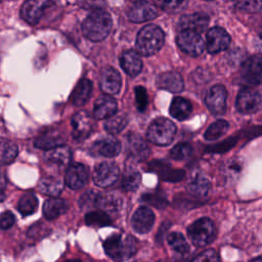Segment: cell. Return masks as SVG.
Wrapping results in <instances>:
<instances>
[{
	"label": "cell",
	"instance_id": "obj_4",
	"mask_svg": "<svg viewBox=\"0 0 262 262\" xmlns=\"http://www.w3.org/2000/svg\"><path fill=\"white\" fill-rule=\"evenodd\" d=\"M237 111L242 114H253L262 110V84L246 86L243 88L235 101Z\"/></svg>",
	"mask_w": 262,
	"mask_h": 262
},
{
	"label": "cell",
	"instance_id": "obj_21",
	"mask_svg": "<svg viewBox=\"0 0 262 262\" xmlns=\"http://www.w3.org/2000/svg\"><path fill=\"white\" fill-rule=\"evenodd\" d=\"M64 136L62 135V132L60 130L50 129L41 133L35 139L34 144L36 147L50 150L58 146H61L64 143Z\"/></svg>",
	"mask_w": 262,
	"mask_h": 262
},
{
	"label": "cell",
	"instance_id": "obj_45",
	"mask_svg": "<svg viewBox=\"0 0 262 262\" xmlns=\"http://www.w3.org/2000/svg\"><path fill=\"white\" fill-rule=\"evenodd\" d=\"M190 262H220L219 255L214 250H206L193 258Z\"/></svg>",
	"mask_w": 262,
	"mask_h": 262
},
{
	"label": "cell",
	"instance_id": "obj_31",
	"mask_svg": "<svg viewBox=\"0 0 262 262\" xmlns=\"http://www.w3.org/2000/svg\"><path fill=\"white\" fill-rule=\"evenodd\" d=\"M17 146L8 139H0V165H7L14 161L17 156Z\"/></svg>",
	"mask_w": 262,
	"mask_h": 262
},
{
	"label": "cell",
	"instance_id": "obj_39",
	"mask_svg": "<svg viewBox=\"0 0 262 262\" xmlns=\"http://www.w3.org/2000/svg\"><path fill=\"white\" fill-rule=\"evenodd\" d=\"M101 194L102 193L93 191V190H88V191L84 192L79 200L80 208L82 210H90L93 208H99Z\"/></svg>",
	"mask_w": 262,
	"mask_h": 262
},
{
	"label": "cell",
	"instance_id": "obj_43",
	"mask_svg": "<svg viewBox=\"0 0 262 262\" xmlns=\"http://www.w3.org/2000/svg\"><path fill=\"white\" fill-rule=\"evenodd\" d=\"M235 7L246 12H260L262 11V1H238L235 3Z\"/></svg>",
	"mask_w": 262,
	"mask_h": 262
},
{
	"label": "cell",
	"instance_id": "obj_49",
	"mask_svg": "<svg viewBox=\"0 0 262 262\" xmlns=\"http://www.w3.org/2000/svg\"><path fill=\"white\" fill-rule=\"evenodd\" d=\"M63 262H81V261L78 260V259H71V260H66Z\"/></svg>",
	"mask_w": 262,
	"mask_h": 262
},
{
	"label": "cell",
	"instance_id": "obj_37",
	"mask_svg": "<svg viewBox=\"0 0 262 262\" xmlns=\"http://www.w3.org/2000/svg\"><path fill=\"white\" fill-rule=\"evenodd\" d=\"M38 207V200L34 193H26L24 194L17 204V210L24 216L32 215Z\"/></svg>",
	"mask_w": 262,
	"mask_h": 262
},
{
	"label": "cell",
	"instance_id": "obj_3",
	"mask_svg": "<svg viewBox=\"0 0 262 262\" xmlns=\"http://www.w3.org/2000/svg\"><path fill=\"white\" fill-rule=\"evenodd\" d=\"M103 248L105 253L115 261L122 262L132 257L137 250L136 239L132 235H127L124 238L120 234H113L108 236L104 243Z\"/></svg>",
	"mask_w": 262,
	"mask_h": 262
},
{
	"label": "cell",
	"instance_id": "obj_38",
	"mask_svg": "<svg viewBox=\"0 0 262 262\" xmlns=\"http://www.w3.org/2000/svg\"><path fill=\"white\" fill-rule=\"evenodd\" d=\"M169 246L173 251L179 254H187L189 252V245L187 244L185 237L179 232L169 233L167 236Z\"/></svg>",
	"mask_w": 262,
	"mask_h": 262
},
{
	"label": "cell",
	"instance_id": "obj_41",
	"mask_svg": "<svg viewBox=\"0 0 262 262\" xmlns=\"http://www.w3.org/2000/svg\"><path fill=\"white\" fill-rule=\"evenodd\" d=\"M191 151L192 147L190 144L186 142H180L170 150V156L176 161H182L187 159L191 155Z\"/></svg>",
	"mask_w": 262,
	"mask_h": 262
},
{
	"label": "cell",
	"instance_id": "obj_44",
	"mask_svg": "<svg viewBox=\"0 0 262 262\" xmlns=\"http://www.w3.org/2000/svg\"><path fill=\"white\" fill-rule=\"evenodd\" d=\"M134 93H135V102H136V106L138 108V111L143 112L147 105V93L144 87L142 86H137L134 89Z\"/></svg>",
	"mask_w": 262,
	"mask_h": 262
},
{
	"label": "cell",
	"instance_id": "obj_5",
	"mask_svg": "<svg viewBox=\"0 0 262 262\" xmlns=\"http://www.w3.org/2000/svg\"><path fill=\"white\" fill-rule=\"evenodd\" d=\"M176 134L175 124L167 118H157L147 129V139L157 145H168Z\"/></svg>",
	"mask_w": 262,
	"mask_h": 262
},
{
	"label": "cell",
	"instance_id": "obj_7",
	"mask_svg": "<svg viewBox=\"0 0 262 262\" xmlns=\"http://www.w3.org/2000/svg\"><path fill=\"white\" fill-rule=\"evenodd\" d=\"M239 77L248 86L262 84V55L249 57L241 68Z\"/></svg>",
	"mask_w": 262,
	"mask_h": 262
},
{
	"label": "cell",
	"instance_id": "obj_48",
	"mask_svg": "<svg viewBox=\"0 0 262 262\" xmlns=\"http://www.w3.org/2000/svg\"><path fill=\"white\" fill-rule=\"evenodd\" d=\"M4 199H5V193L3 190L0 189V202H2Z\"/></svg>",
	"mask_w": 262,
	"mask_h": 262
},
{
	"label": "cell",
	"instance_id": "obj_20",
	"mask_svg": "<svg viewBox=\"0 0 262 262\" xmlns=\"http://www.w3.org/2000/svg\"><path fill=\"white\" fill-rule=\"evenodd\" d=\"M209 25V17L205 13H192L183 15L178 21V29L180 31L189 30L201 34ZM179 31V32H180Z\"/></svg>",
	"mask_w": 262,
	"mask_h": 262
},
{
	"label": "cell",
	"instance_id": "obj_6",
	"mask_svg": "<svg viewBox=\"0 0 262 262\" xmlns=\"http://www.w3.org/2000/svg\"><path fill=\"white\" fill-rule=\"evenodd\" d=\"M187 234L193 245L196 247H205L211 244L215 238V225L211 219L203 217L188 226Z\"/></svg>",
	"mask_w": 262,
	"mask_h": 262
},
{
	"label": "cell",
	"instance_id": "obj_10",
	"mask_svg": "<svg viewBox=\"0 0 262 262\" xmlns=\"http://www.w3.org/2000/svg\"><path fill=\"white\" fill-rule=\"evenodd\" d=\"M119 177V168L115 163L102 162L96 165L93 172V180L100 187L113 185Z\"/></svg>",
	"mask_w": 262,
	"mask_h": 262
},
{
	"label": "cell",
	"instance_id": "obj_15",
	"mask_svg": "<svg viewBox=\"0 0 262 262\" xmlns=\"http://www.w3.org/2000/svg\"><path fill=\"white\" fill-rule=\"evenodd\" d=\"M48 5H52L51 1L42 0H28L24 2L20 7L21 18L30 25H36L42 17L45 8Z\"/></svg>",
	"mask_w": 262,
	"mask_h": 262
},
{
	"label": "cell",
	"instance_id": "obj_29",
	"mask_svg": "<svg viewBox=\"0 0 262 262\" xmlns=\"http://www.w3.org/2000/svg\"><path fill=\"white\" fill-rule=\"evenodd\" d=\"M169 112L170 115L176 120L183 121L190 116L192 112V106L187 99L183 97H175L171 102Z\"/></svg>",
	"mask_w": 262,
	"mask_h": 262
},
{
	"label": "cell",
	"instance_id": "obj_34",
	"mask_svg": "<svg viewBox=\"0 0 262 262\" xmlns=\"http://www.w3.org/2000/svg\"><path fill=\"white\" fill-rule=\"evenodd\" d=\"M122 205V199L120 195L115 193H105L101 194L99 208L107 213H116L120 210Z\"/></svg>",
	"mask_w": 262,
	"mask_h": 262
},
{
	"label": "cell",
	"instance_id": "obj_18",
	"mask_svg": "<svg viewBox=\"0 0 262 262\" xmlns=\"http://www.w3.org/2000/svg\"><path fill=\"white\" fill-rule=\"evenodd\" d=\"M101 91L105 95H113L119 92L121 88V76L112 67H106L101 71L100 83H99Z\"/></svg>",
	"mask_w": 262,
	"mask_h": 262
},
{
	"label": "cell",
	"instance_id": "obj_9",
	"mask_svg": "<svg viewBox=\"0 0 262 262\" xmlns=\"http://www.w3.org/2000/svg\"><path fill=\"white\" fill-rule=\"evenodd\" d=\"M125 150L126 155L130 159L137 162L146 160L150 154V149L146 141L140 135L133 132L126 135Z\"/></svg>",
	"mask_w": 262,
	"mask_h": 262
},
{
	"label": "cell",
	"instance_id": "obj_30",
	"mask_svg": "<svg viewBox=\"0 0 262 262\" xmlns=\"http://www.w3.org/2000/svg\"><path fill=\"white\" fill-rule=\"evenodd\" d=\"M38 188L41 192L51 195V196H56L60 194L63 188V183L60 179L55 178L53 176H45L42 177L38 183Z\"/></svg>",
	"mask_w": 262,
	"mask_h": 262
},
{
	"label": "cell",
	"instance_id": "obj_14",
	"mask_svg": "<svg viewBox=\"0 0 262 262\" xmlns=\"http://www.w3.org/2000/svg\"><path fill=\"white\" fill-rule=\"evenodd\" d=\"M230 44V36L228 33L220 28L214 27L210 29L206 37V46L210 53H218L225 50Z\"/></svg>",
	"mask_w": 262,
	"mask_h": 262
},
{
	"label": "cell",
	"instance_id": "obj_25",
	"mask_svg": "<svg viewBox=\"0 0 262 262\" xmlns=\"http://www.w3.org/2000/svg\"><path fill=\"white\" fill-rule=\"evenodd\" d=\"M120 62L125 73L131 77L137 76L142 70V60L135 50L125 51L121 56Z\"/></svg>",
	"mask_w": 262,
	"mask_h": 262
},
{
	"label": "cell",
	"instance_id": "obj_26",
	"mask_svg": "<svg viewBox=\"0 0 262 262\" xmlns=\"http://www.w3.org/2000/svg\"><path fill=\"white\" fill-rule=\"evenodd\" d=\"M91 91H92V83L90 82V80L81 79L77 84V86L74 88L70 96V100L74 105L82 106L88 101L91 95Z\"/></svg>",
	"mask_w": 262,
	"mask_h": 262
},
{
	"label": "cell",
	"instance_id": "obj_11",
	"mask_svg": "<svg viewBox=\"0 0 262 262\" xmlns=\"http://www.w3.org/2000/svg\"><path fill=\"white\" fill-rule=\"evenodd\" d=\"M227 91L222 85L212 86L205 97V103L214 115H222L226 110Z\"/></svg>",
	"mask_w": 262,
	"mask_h": 262
},
{
	"label": "cell",
	"instance_id": "obj_33",
	"mask_svg": "<svg viewBox=\"0 0 262 262\" xmlns=\"http://www.w3.org/2000/svg\"><path fill=\"white\" fill-rule=\"evenodd\" d=\"M188 188L190 192H192L195 195L203 196L206 195L210 188V182L209 180L202 174H195L192 176L188 183Z\"/></svg>",
	"mask_w": 262,
	"mask_h": 262
},
{
	"label": "cell",
	"instance_id": "obj_16",
	"mask_svg": "<svg viewBox=\"0 0 262 262\" xmlns=\"http://www.w3.org/2000/svg\"><path fill=\"white\" fill-rule=\"evenodd\" d=\"M64 180L72 189L82 188L88 181V169L80 163L72 164L66 172Z\"/></svg>",
	"mask_w": 262,
	"mask_h": 262
},
{
	"label": "cell",
	"instance_id": "obj_42",
	"mask_svg": "<svg viewBox=\"0 0 262 262\" xmlns=\"http://www.w3.org/2000/svg\"><path fill=\"white\" fill-rule=\"evenodd\" d=\"M141 201H143L144 203L154 206L158 209H163L167 206L168 202L167 199L165 198V195L161 194L160 192H151V193H145L142 195Z\"/></svg>",
	"mask_w": 262,
	"mask_h": 262
},
{
	"label": "cell",
	"instance_id": "obj_12",
	"mask_svg": "<svg viewBox=\"0 0 262 262\" xmlns=\"http://www.w3.org/2000/svg\"><path fill=\"white\" fill-rule=\"evenodd\" d=\"M158 15V8L148 1H135L128 10L127 16L133 23H143L150 20Z\"/></svg>",
	"mask_w": 262,
	"mask_h": 262
},
{
	"label": "cell",
	"instance_id": "obj_17",
	"mask_svg": "<svg viewBox=\"0 0 262 262\" xmlns=\"http://www.w3.org/2000/svg\"><path fill=\"white\" fill-rule=\"evenodd\" d=\"M121 150L120 142L114 137H104L94 142L90 148L93 157H116Z\"/></svg>",
	"mask_w": 262,
	"mask_h": 262
},
{
	"label": "cell",
	"instance_id": "obj_40",
	"mask_svg": "<svg viewBox=\"0 0 262 262\" xmlns=\"http://www.w3.org/2000/svg\"><path fill=\"white\" fill-rule=\"evenodd\" d=\"M139 183H140L139 172L133 168L126 169L122 179V187L127 191H133L139 186Z\"/></svg>",
	"mask_w": 262,
	"mask_h": 262
},
{
	"label": "cell",
	"instance_id": "obj_8",
	"mask_svg": "<svg viewBox=\"0 0 262 262\" xmlns=\"http://www.w3.org/2000/svg\"><path fill=\"white\" fill-rule=\"evenodd\" d=\"M176 41L180 49L191 56L200 55L205 49V42L203 37L201 34L193 31H180L177 35Z\"/></svg>",
	"mask_w": 262,
	"mask_h": 262
},
{
	"label": "cell",
	"instance_id": "obj_28",
	"mask_svg": "<svg viewBox=\"0 0 262 262\" xmlns=\"http://www.w3.org/2000/svg\"><path fill=\"white\" fill-rule=\"evenodd\" d=\"M68 203L62 199L51 198L45 201L43 205V214L46 219L52 220L63 214L68 210Z\"/></svg>",
	"mask_w": 262,
	"mask_h": 262
},
{
	"label": "cell",
	"instance_id": "obj_19",
	"mask_svg": "<svg viewBox=\"0 0 262 262\" xmlns=\"http://www.w3.org/2000/svg\"><path fill=\"white\" fill-rule=\"evenodd\" d=\"M155 222V215L147 207L138 208L132 216L131 224L133 229L138 233L148 232Z\"/></svg>",
	"mask_w": 262,
	"mask_h": 262
},
{
	"label": "cell",
	"instance_id": "obj_47",
	"mask_svg": "<svg viewBox=\"0 0 262 262\" xmlns=\"http://www.w3.org/2000/svg\"><path fill=\"white\" fill-rule=\"evenodd\" d=\"M254 45L257 48V50L262 53V33L256 36V38L254 39Z\"/></svg>",
	"mask_w": 262,
	"mask_h": 262
},
{
	"label": "cell",
	"instance_id": "obj_1",
	"mask_svg": "<svg viewBox=\"0 0 262 262\" xmlns=\"http://www.w3.org/2000/svg\"><path fill=\"white\" fill-rule=\"evenodd\" d=\"M112 29L111 15L101 9L92 11L83 21L82 31L86 38L91 41H102L107 37Z\"/></svg>",
	"mask_w": 262,
	"mask_h": 262
},
{
	"label": "cell",
	"instance_id": "obj_36",
	"mask_svg": "<svg viewBox=\"0 0 262 262\" xmlns=\"http://www.w3.org/2000/svg\"><path fill=\"white\" fill-rule=\"evenodd\" d=\"M85 222L89 226L103 227L112 224V219L108 214L103 211H92L85 215Z\"/></svg>",
	"mask_w": 262,
	"mask_h": 262
},
{
	"label": "cell",
	"instance_id": "obj_24",
	"mask_svg": "<svg viewBox=\"0 0 262 262\" xmlns=\"http://www.w3.org/2000/svg\"><path fill=\"white\" fill-rule=\"evenodd\" d=\"M149 170L157 173L165 181H179L184 177L182 170L172 168L168 163L163 161H152L149 163Z\"/></svg>",
	"mask_w": 262,
	"mask_h": 262
},
{
	"label": "cell",
	"instance_id": "obj_23",
	"mask_svg": "<svg viewBox=\"0 0 262 262\" xmlns=\"http://www.w3.org/2000/svg\"><path fill=\"white\" fill-rule=\"evenodd\" d=\"M118 110L117 101L110 95H102L94 103L93 116L95 119H110L115 116Z\"/></svg>",
	"mask_w": 262,
	"mask_h": 262
},
{
	"label": "cell",
	"instance_id": "obj_27",
	"mask_svg": "<svg viewBox=\"0 0 262 262\" xmlns=\"http://www.w3.org/2000/svg\"><path fill=\"white\" fill-rule=\"evenodd\" d=\"M71 160V150L67 146H58L56 148L47 150L44 155V161L47 164L58 167L66 166Z\"/></svg>",
	"mask_w": 262,
	"mask_h": 262
},
{
	"label": "cell",
	"instance_id": "obj_2",
	"mask_svg": "<svg viewBox=\"0 0 262 262\" xmlns=\"http://www.w3.org/2000/svg\"><path fill=\"white\" fill-rule=\"evenodd\" d=\"M165 35L157 25H146L143 27L136 38V49L144 55L149 56L157 53L164 44Z\"/></svg>",
	"mask_w": 262,
	"mask_h": 262
},
{
	"label": "cell",
	"instance_id": "obj_50",
	"mask_svg": "<svg viewBox=\"0 0 262 262\" xmlns=\"http://www.w3.org/2000/svg\"><path fill=\"white\" fill-rule=\"evenodd\" d=\"M251 262H262V258H261V257L256 258V259H254V260H253V261H251Z\"/></svg>",
	"mask_w": 262,
	"mask_h": 262
},
{
	"label": "cell",
	"instance_id": "obj_13",
	"mask_svg": "<svg viewBox=\"0 0 262 262\" xmlns=\"http://www.w3.org/2000/svg\"><path fill=\"white\" fill-rule=\"evenodd\" d=\"M73 136L76 140L86 139L93 131L94 121L85 111H80L72 117Z\"/></svg>",
	"mask_w": 262,
	"mask_h": 262
},
{
	"label": "cell",
	"instance_id": "obj_32",
	"mask_svg": "<svg viewBox=\"0 0 262 262\" xmlns=\"http://www.w3.org/2000/svg\"><path fill=\"white\" fill-rule=\"evenodd\" d=\"M128 117L125 113L116 114L115 116L111 117L104 123V129L110 134H118L120 133L127 125Z\"/></svg>",
	"mask_w": 262,
	"mask_h": 262
},
{
	"label": "cell",
	"instance_id": "obj_35",
	"mask_svg": "<svg viewBox=\"0 0 262 262\" xmlns=\"http://www.w3.org/2000/svg\"><path fill=\"white\" fill-rule=\"evenodd\" d=\"M229 129V124L225 120H218L211 124L206 130L204 137L207 140H216L223 136Z\"/></svg>",
	"mask_w": 262,
	"mask_h": 262
},
{
	"label": "cell",
	"instance_id": "obj_46",
	"mask_svg": "<svg viewBox=\"0 0 262 262\" xmlns=\"http://www.w3.org/2000/svg\"><path fill=\"white\" fill-rule=\"evenodd\" d=\"M15 222V217L10 211L4 212L0 217V227L2 229L10 228Z\"/></svg>",
	"mask_w": 262,
	"mask_h": 262
},
{
	"label": "cell",
	"instance_id": "obj_22",
	"mask_svg": "<svg viewBox=\"0 0 262 262\" xmlns=\"http://www.w3.org/2000/svg\"><path fill=\"white\" fill-rule=\"evenodd\" d=\"M157 86L161 89L168 90L173 93H178L183 90L184 83L181 75L175 71L163 73L157 78Z\"/></svg>",
	"mask_w": 262,
	"mask_h": 262
}]
</instances>
